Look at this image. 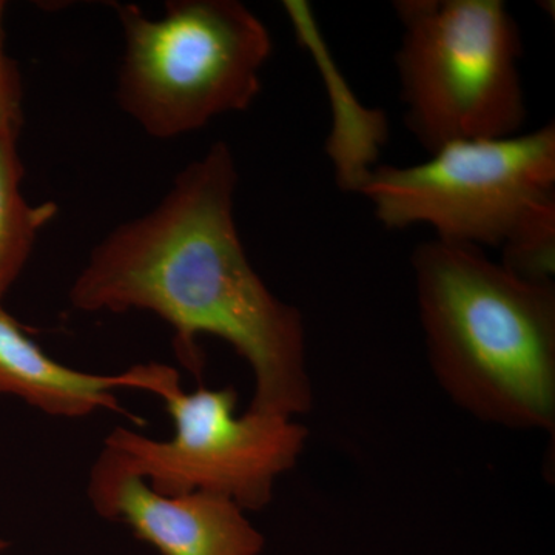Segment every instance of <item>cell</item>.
<instances>
[{
  "label": "cell",
  "instance_id": "6da1fadb",
  "mask_svg": "<svg viewBox=\"0 0 555 555\" xmlns=\"http://www.w3.org/2000/svg\"><path fill=\"white\" fill-rule=\"evenodd\" d=\"M240 175L224 141L179 171L152 210L93 247L69 287L80 312L155 313L175 331L178 358L203 371L196 339L214 335L254 375L247 411L305 415L313 408L305 318L266 286L235 221Z\"/></svg>",
  "mask_w": 555,
  "mask_h": 555
},
{
  "label": "cell",
  "instance_id": "7a4b0ae2",
  "mask_svg": "<svg viewBox=\"0 0 555 555\" xmlns=\"http://www.w3.org/2000/svg\"><path fill=\"white\" fill-rule=\"evenodd\" d=\"M412 270L427 360L449 400L489 425L554 434V284L437 238L415 247Z\"/></svg>",
  "mask_w": 555,
  "mask_h": 555
},
{
  "label": "cell",
  "instance_id": "3957f363",
  "mask_svg": "<svg viewBox=\"0 0 555 555\" xmlns=\"http://www.w3.org/2000/svg\"><path fill=\"white\" fill-rule=\"evenodd\" d=\"M113 7L124 38L116 100L149 137L193 133L257 100L272 38L243 2L170 0L159 17Z\"/></svg>",
  "mask_w": 555,
  "mask_h": 555
},
{
  "label": "cell",
  "instance_id": "277c9868",
  "mask_svg": "<svg viewBox=\"0 0 555 555\" xmlns=\"http://www.w3.org/2000/svg\"><path fill=\"white\" fill-rule=\"evenodd\" d=\"M404 122L429 153L521 133L520 28L502 0H398Z\"/></svg>",
  "mask_w": 555,
  "mask_h": 555
},
{
  "label": "cell",
  "instance_id": "5b68a950",
  "mask_svg": "<svg viewBox=\"0 0 555 555\" xmlns=\"http://www.w3.org/2000/svg\"><path fill=\"white\" fill-rule=\"evenodd\" d=\"M360 195L387 230L423 224L437 240L503 247L555 203V126L452 142L412 166L375 167Z\"/></svg>",
  "mask_w": 555,
  "mask_h": 555
},
{
  "label": "cell",
  "instance_id": "8992f818",
  "mask_svg": "<svg viewBox=\"0 0 555 555\" xmlns=\"http://www.w3.org/2000/svg\"><path fill=\"white\" fill-rule=\"evenodd\" d=\"M147 392L163 401L173 436L156 440L116 427L104 448L159 494L208 492L228 496L246 513L264 509L278 478L297 466L309 441L308 427L295 418L236 415L233 387L185 392L178 371L167 364L155 363Z\"/></svg>",
  "mask_w": 555,
  "mask_h": 555
},
{
  "label": "cell",
  "instance_id": "52a82bcc",
  "mask_svg": "<svg viewBox=\"0 0 555 555\" xmlns=\"http://www.w3.org/2000/svg\"><path fill=\"white\" fill-rule=\"evenodd\" d=\"M102 518L127 525L160 555H261L266 537L228 496L164 495L102 448L87 486Z\"/></svg>",
  "mask_w": 555,
  "mask_h": 555
},
{
  "label": "cell",
  "instance_id": "ba28073f",
  "mask_svg": "<svg viewBox=\"0 0 555 555\" xmlns=\"http://www.w3.org/2000/svg\"><path fill=\"white\" fill-rule=\"evenodd\" d=\"M150 364L115 375L89 374L57 363L0 302V396L21 398L43 414L82 418L120 411L116 389L144 390Z\"/></svg>",
  "mask_w": 555,
  "mask_h": 555
},
{
  "label": "cell",
  "instance_id": "9c48e42d",
  "mask_svg": "<svg viewBox=\"0 0 555 555\" xmlns=\"http://www.w3.org/2000/svg\"><path fill=\"white\" fill-rule=\"evenodd\" d=\"M17 134L0 130V302L31 257L40 230L57 215L54 203L31 204L22 193Z\"/></svg>",
  "mask_w": 555,
  "mask_h": 555
},
{
  "label": "cell",
  "instance_id": "30bf717a",
  "mask_svg": "<svg viewBox=\"0 0 555 555\" xmlns=\"http://www.w3.org/2000/svg\"><path fill=\"white\" fill-rule=\"evenodd\" d=\"M503 248V261L514 275L532 283L554 284L555 203L540 208Z\"/></svg>",
  "mask_w": 555,
  "mask_h": 555
},
{
  "label": "cell",
  "instance_id": "8fae6325",
  "mask_svg": "<svg viewBox=\"0 0 555 555\" xmlns=\"http://www.w3.org/2000/svg\"><path fill=\"white\" fill-rule=\"evenodd\" d=\"M7 2L0 0V130L20 137L24 126V89L20 68L5 49Z\"/></svg>",
  "mask_w": 555,
  "mask_h": 555
},
{
  "label": "cell",
  "instance_id": "7c38bea8",
  "mask_svg": "<svg viewBox=\"0 0 555 555\" xmlns=\"http://www.w3.org/2000/svg\"><path fill=\"white\" fill-rule=\"evenodd\" d=\"M9 547V542H5V540L0 539V553H3V551Z\"/></svg>",
  "mask_w": 555,
  "mask_h": 555
}]
</instances>
